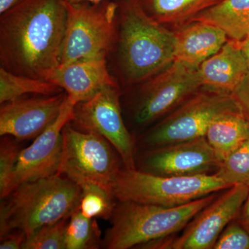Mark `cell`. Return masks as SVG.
<instances>
[{"instance_id":"2","label":"cell","mask_w":249,"mask_h":249,"mask_svg":"<svg viewBox=\"0 0 249 249\" xmlns=\"http://www.w3.org/2000/svg\"><path fill=\"white\" fill-rule=\"evenodd\" d=\"M80 187L60 174L22 183L0 204V237L15 230L28 236L69 218L79 207Z\"/></svg>"},{"instance_id":"11","label":"cell","mask_w":249,"mask_h":249,"mask_svg":"<svg viewBox=\"0 0 249 249\" xmlns=\"http://www.w3.org/2000/svg\"><path fill=\"white\" fill-rule=\"evenodd\" d=\"M249 184H236L201 210L183 229L181 235L153 241L146 249H213L223 231L238 217L248 196Z\"/></svg>"},{"instance_id":"8","label":"cell","mask_w":249,"mask_h":249,"mask_svg":"<svg viewBox=\"0 0 249 249\" xmlns=\"http://www.w3.org/2000/svg\"><path fill=\"white\" fill-rule=\"evenodd\" d=\"M67 9L60 65L106 58L116 38L117 4L109 0L100 3H67Z\"/></svg>"},{"instance_id":"33","label":"cell","mask_w":249,"mask_h":249,"mask_svg":"<svg viewBox=\"0 0 249 249\" xmlns=\"http://www.w3.org/2000/svg\"><path fill=\"white\" fill-rule=\"evenodd\" d=\"M107 0H66L68 4H77V3L89 2V3H100Z\"/></svg>"},{"instance_id":"15","label":"cell","mask_w":249,"mask_h":249,"mask_svg":"<svg viewBox=\"0 0 249 249\" xmlns=\"http://www.w3.org/2000/svg\"><path fill=\"white\" fill-rule=\"evenodd\" d=\"M46 80L65 91L76 105L88 101L106 87L116 85L108 71L106 58L61 64Z\"/></svg>"},{"instance_id":"13","label":"cell","mask_w":249,"mask_h":249,"mask_svg":"<svg viewBox=\"0 0 249 249\" xmlns=\"http://www.w3.org/2000/svg\"><path fill=\"white\" fill-rule=\"evenodd\" d=\"M76 103L67 96L56 120L19 153L9 193L22 183L58 174L62 155V132L71 121Z\"/></svg>"},{"instance_id":"4","label":"cell","mask_w":249,"mask_h":249,"mask_svg":"<svg viewBox=\"0 0 249 249\" xmlns=\"http://www.w3.org/2000/svg\"><path fill=\"white\" fill-rule=\"evenodd\" d=\"M217 196L214 193L173 207L117 201L101 248L138 249L149 242L172 237L184 229Z\"/></svg>"},{"instance_id":"30","label":"cell","mask_w":249,"mask_h":249,"mask_svg":"<svg viewBox=\"0 0 249 249\" xmlns=\"http://www.w3.org/2000/svg\"><path fill=\"white\" fill-rule=\"evenodd\" d=\"M236 219L249 233V191L248 196L241 209L240 214Z\"/></svg>"},{"instance_id":"28","label":"cell","mask_w":249,"mask_h":249,"mask_svg":"<svg viewBox=\"0 0 249 249\" xmlns=\"http://www.w3.org/2000/svg\"><path fill=\"white\" fill-rule=\"evenodd\" d=\"M26 239L27 235L22 231H13L0 237V249H22Z\"/></svg>"},{"instance_id":"19","label":"cell","mask_w":249,"mask_h":249,"mask_svg":"<svg viewBox=\"0 0 249 249\" xmlns=\"http://www.w3.org/2000/svg\"><path fill=\"white\" fill-rule=\"evenodd\" d=\"M192 21L214 24L231 40L240 42L249 35V0H222Z\"/></svg>"},{"instance_id":"23","label":"cell","mask_w":249,"mask_h":249,"mask_svg":"<svg viewBox=\"0 0 249 249\" xmlns=\"http://www.w3.org/2000/svg\"><path fill=\"white\" fill-rule=\"evenodd\" d=\"M82 195L79 209L89 219H110L116 201L112 193L93 183L80 185Z\"/></svg>"},{"instance_id":"18","label":"cell","mask_w":249,"mask_h":249,"mask_svg":"<svg viewBox=\"0 0 249 249\" xmlns=\"http://www.w3.org/2000/svg\"><path fill=\"white\" fill-rule=\"evenodd\" d=\"M205 137L220 163L249 140V121L243 112L224 114L211 123Z\"/></svg>"},{"instance_id":"20","label":"cell","mask_w":249,"mask_h":249,"mask_svg":"<svg viewBox=\"0 0 249 249\" xmlns=\"http://www.w3.org/2000/svg\"><path fill=\"white\" fill-rule=\"evenodd\" d=\"M222 0H139L149 16L163 24L191 22Z\"/></svg>"},{"instance_id":"14","label":"cell","mask_w":249,"mask_h":249,"mask_svg":"<svg viewBox=\"0 0 249 249\" xmlns=\"http://www.w3.org/2000/svg\"><path fill=\"white\" fill-rule=\"evenodd\" d=\"M66 97L67 93L62 91L1 104L0 136H11L22 142L37 138L56 120Z\"/></svg>"},{"instance_id":"21","label":"cell","mask_w":249,"mask_h":249,"mask_svg":"<svg viewBox=\"0 0 249 249\" xmlns=\"http://www.w3.org/2000/svg\"><path fill=\"white\" fill-rule=\"evenodd\" d=\"M56 85L42 79L11 73L0 67V103L11 102L28 94L52 96L62 92Z\"/></svg>"},{"instance_id":"6","label":"cell","mask_w":249,"mask_h":249,"mask_svg":"<svg viewBox=\"0 0 249 249\" xmlns=\"http://www.w3.org/2000/svg\"><path fill=\"white\" fill-rule=\"evenodd\" d=\"M212 175L166 177L123 168L112 185L116 201L173 207L230 188Z\"/></svg>"},{"instance_id":"3","label":"cell","mask_w":249,"mask_h":249,"mask_svg":"<svg viewBox=\"0 0 249 249\" xmlns=\"http://www.w3.org/2000/svg\"><path fill=\"white\" fill-rule=\"evenodd\" d=\"M118 35V60L124 81L138 84L175 60V33L149 16L139 0H126Z\"/></svg>"},{"instance_id":"27","label":"cell","mask_w":249,"mask_h":249,"mask_svg":"<svg viewBox=\"0 0 249 249\" xmlns=\"http://www.w3.org/2000/svg\"><path fill=\"white\" fill-rule=\"evenodd\" d=\"M213 249H249V233L235 219L223 231Z\"/></svg>"},{"instance_id":"29","label":"cell","mask_w":249,"mask_h":249,"mask_svg":"<svg viewBox=\"0 0 249 249\" xmlns=\"http://www.w3.org/2000/svg\"><path fill=\"white\" fill-rule=\"evenodd\" d=\"M233 93L240 103L244 114L249 121V70Z\"/></svg>"},{"instance_id":"22","label":"cell","mask_w":249,"mask_h":249,"mask_svg":"<svg viewBox=\"0 0 249 249\" xmlns=\"http://www.w3.org/2000/svg\"><path fill=\"white\" fill-rule=\"evenodd\" d=\"M101 231L96 219H89L79 207L69 218L65 229V249H97L101 247Z\"/></svg>"},{"instance_id":"1","label":"cell","mask_w":249,"mask_h":249,"mask_svg":"<svg viewBox=\"0 0 249 249\" xmlns=\"http://www.w3.org/2000/svg\"><path fill=\"white\" fill-rule=\"evenodd\" d=\"M67 18L66 0H22L1 14V67L46 80L61 62Z\"/></svg>"},{"instance_id":"10","label":"cell","mask_w":249,"mask_h":249,"mask_svg":"<svg viewBox=\"0 0 249 249\" xmlns=\"http://www.w3.org/2000/svg\"><path fill=\"white\" fill-rule=\"evenodd\" d=\"M70 123L75 128L102 136L119 154L124 168L136 169V140L123 119L117 85L106 87L88 101L77 103Z\"/></svg>"},{"instance_id":"12","label":"cell","mask_w":249,"mask_h":249,"mask_svg":"<svg viewBox=\"0 0 249 249\" xmlns=\"http://www.w3.org/2000/svg\"><path fill=\"white\" fill-rule=\"evenodd\" d=\"M136 169L166 177L195 176L215 173L219 161L206 137L140 150Z\"/></svg>"},{"instance_id":"25","label":"cell","mask_w":249,"mask_h":249,"mask_svg":"<svg viewBox=\"0 0 249 249\" xmlns=\"http://www.w3.org/2000/svg\"><path fill=\"white\" fill-rule=\"evenodd\" d=\"M20 141L11 136H2L0 142V198L9 193L18 157L22 150Z\"/></svg>"},{"instance_id":"17","label":"cell","mask_w":249,"mask_h":249,"mask_svg":"<svg viewBox=\"0 0 249 249\" xmlns=\"http://www.w3.org/2000/svg\"><path fill=\"white\" fill-rule=\"evenodd\" d=\"M175 33V60L197 67L217 53L228 36L220 28L202 21H192Z\"/></svg>"},{"instance_id":"24","label":"cell","mask_w":249,"mask_h":249,"mask_svg":"<svg viewBox=\"0 0 249 249\" xmlns=\"http://www.w3.org/2000/svg\"><path fill=\"white\" fill-rule=\"evenodd\" d=\"M214 175L229 186L249 183V140L219 163Z\"/></svg>"},{"instance_id":"31","label":"cell","mask_w":249,"mask_h":249,"mask_svg":"<svg viewBox=\"0 0 249 249\" xmlns=\"http://www.w3.org/2000/svg\"><path fill=\"white\" fill-rule=\"evenodd\" d=\"M22 1V0H0V14H4Z\"/></svg>"},{"instance_id":"32","label":"cell","mask_w":249,"mask_h":249,"mask_svg":"<svg viewBox=\"0 0 249 249\" xmlns=\"http://www.w3.org/2000/svg\"><path fill=\"white\" fill-rule=\"evenodd\" d=\"M240 45L242 53L245 55L249 66V35L247 36L243 40L240 41Z\"/></svg>"},{"instance_id":"5","label":"cell","mask_w":249,"mask_h":249,"mask_svg":"<svg viewBox=\"0 0 249 249\" xmlns=\"http://www.w3.org/2000/svg\"><path fill=\"white\" fill-rule=\"evenodd\" d=\"M243 112L234 93L198 91L163 121L136 140L139 150H150L205 137L213 121L229 113Z\"/></svg>"},{"instance_id":"16","label":"cell","mask_w":249,"mask_h":249,"mask_svg":"<svg viewBox=\"0 0 249 249\" xmlns=\"http://www.w3.org/2000/svg\"><path fill=\"white\" fill-rule=\"evenodd\" d=\"M249 70L240 42L231 39L199 67L206 89L231 93H233Z\"/></svg>"},{"instance_id":"7","label":"cell","mask_w":249,"mask_h":249,"mask_svg":"<svg viewBox=\"0 0 249 249\" xmlns=\"http://www.w3.org/2000/svg\"><path fill=\"white\" fill-rule=\"evenodd\" d=\"M70 122L62 129L58 174L78 186L93 183L112 193L113 183L124 168L120 155L102 136L75 128Z\"/></svg>"},{"instance_id":"26","label":"cell","mask_w":249,"mask_h":249,"mask_svg":"<svg viewBox=\"0 0 249 249\" xmlns=\"http://www.w3.org/2000/svg\"><path fill=\"white\" fill-rule=\"evenodd\" d=\"M69 218L39 228L28 236L22 249H65L64 240Z\"/></svg>"},{"instance_id":"9","label":"cell","mask_w":249,"mask_h":249,"mask_svg":"<svg viewBox=\"0 0 249 249\" xmlns=\"http://www.w3.org/2000/svg\"><path fill=\"white\" fill-rule=\"evenodd\" d=\"M142 83L132 108V119L139 127L175 109L203 87L199 68L179 60Z\"/></svg>"}]
</instances>
